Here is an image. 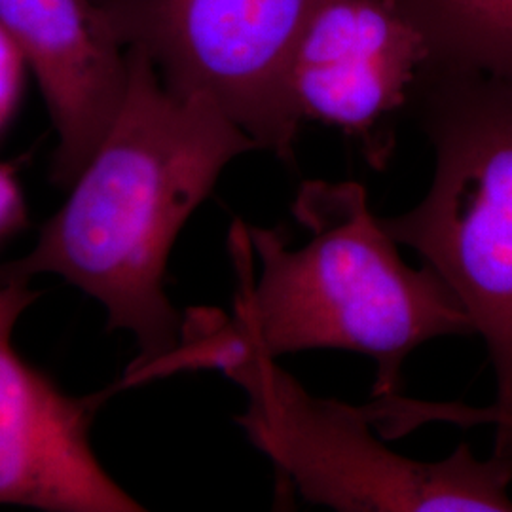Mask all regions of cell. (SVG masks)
<instances>
[{
	"instance_id": "8",
	"label": "cell",
	"mask_w": 512,
	"mask_h": 512,
	"mask_svg": "<svg viewBox=\"0 0 512 512\" xmlns=\"http://www.w3.org/2000/svg\"><path fill=\"white\" fill-rule=\"evenodd\" d=\"M0 23L35 74L52 116V179L71 186L122 107L128 46L99 0H0Z\"/></svg>"
},
{
	"instance_id": "3",
	"label": "cell",
	"mask_w": 512,
	"mask_h": 512,
	"mask_svg": "<svg viewBox=\"0 0 512 512\" xmlns=\"http://www.w3.org/2000/svg\"><path fill=\"white\" fill-rule=\"evenodd\" d=\"M410 110L435 154L433 181L414 209L380 220L448 283L486 342L499 423L512 416V84L425 63Z\"/></svg>"
},
{
	"instance_id": "7",
	"label": "cell",
	"mask_w": 512,
	"mask_h": 512,
	"mask_svg": "<svg viewBox=\"0 0 512 512\" xmlns=\"http://www.w3.org/2000/svg\"><path fill=\"white\" fill-rule=\"evenodd\" d=\"M0 330V505L52 512L143 507L103 469L90 440L97 397H71Z\"/></svg>"
},
{
	"instance_id": "5",
	"label": "cell",
	"mask_w": 512,
	"mask_h": 512,
	"mask_svg": "<svg viewBox=\"0 0 512 512\" xmlns=\"http://www.w3.org/2000/svg\"><path fill=\"white\" fill-rule=\"evenodd\" d=\"M323 0H99L165 88L203 97L277 160L302 126L291 88L298 40Z\"/></svg>"
},
{
	"instance_id": "1",
	"label": "cell",
	"mask_w": 512,
	"mask_h": 512,
	"mask_svg": "<svg viewBox=\"0 0 512 512\" xmlns=\"http://www.w3.org/2000/svg\"><path fill=\"white\" fill-rule=\"evenodd\" d=\"M128 61L107 135L33 251L0 266V285L54 274L90 294L110 330L135 338L129 380L145 382L181 338L183 319L165 293L175 239L226 165L258 147L211 101L169 92L143 52L128 48Z\"/></svg>"
},
{
	"instance_id": "13",
	"label": "cell",
	"mask_w": 512,
	"mask_h": 512,
	"mask_svg": "<svg viewBox=\"0 0 512 512\" xmlns=\"http://www.w3.org/2000/svg\"><path fill=\"white\" fill-rule=\"evenodd\" d=\"M499 429H511L512 431V416H507V418H503V420H501V423L497 425V431H499Z\"/></svg>"
},
{
	"instance_id": "6",
	"label": "cell",
	"mask_w": 512,
	"mask_h": 512,
	"mask_svg": "<svg viewBox=\"0 0 512 512\" xmlns=\"http://www.w3.org/2000/svg\"><path fill=\"white\" fill-rule=\"evenodd\" d=\"M427 61V40L395 0H323L294 52L296 109L340 129L382 171Z\"/></svg>"
},
{
	"instance_id": "2",
	"label": "cell",
	"mask_w": 512,
	"mask_h": 512,
	"mask_svg": "<svg viewBox=\"0 0 512 512\" xmlns=\"http://www.w3.org/2000/svg\"><path fill=\"white\" fill-rule=\"evenodd\" d=\"M293 217L308 241L289 247L283 228L238 222L232 251L239 293L230 323L258 353L277 359L344 349L376 363L372 395L403 389L406 357L442 336L475 327L458 296L429 264H406L355 181H306Z\"/></svg>"
},
{
	"instance_id": "11",
	"label": "cell",
	"mask_w": 512,
	"mask_h": 512,
	"mask_svg": "<svg viewBox=\"0 0 512 512\" xmlns=\"http://www.w3.org/2000/svg\"><path fill=\"white\" fill-rule=\"evenodd\" d=\"M27 211L16 173L10 165L0 164V241L25 226Z\"/></svg>"
},
{
	"instance_id": "12",
	"label": "cell",
	"mask_w": 512,
	"mask_h": 512,
	"mask_svg": "<svg viewBox=\"0 0 512 512\" xmlns=\"http://www.w3.org/2000/svg\"><path fill=\"white\" fill-rule=\"evenodd\" d=\"M37 298L29 283L14 281L0 285V330H14L21 313Z\"/></svg>"
},
{
	"instance_id": "4",
	"label": "cell",
	"mask_w": 512,
	"mask_h": 512,
	"mask_svg": "<svg viewBox=\"0 0 512 512\" xmlns=\"http://www.w3.org/2000/svg\"><path fill=\"white\" fill-rule=\"evenodd\" d=\"M213 368L249 397L236 418L272 461L277 495L346 512H512V431L478 459L467 442L440 461L404 458L376 439L365 406L311 395L272 357L226 338Z\"/></svg>"
},
{
	"instance_id": "9",
	"label": "cell",
	"mask_w": 512,
	"mask_h": 512,
	"mask_svg": "<svg viewBox=\"0 0 512 512\" xmlns=\"http://www.w3.org/2000/svg\"><path fill=\"white\" fill-rule=\"evenodd\" d=\"M429 46V65L512 84V0H395Z\"/></svg>"
},
{
	"instance_id": "10",
	"label": "cell",
	"mask_w": 512,
	"mask_h": 512,
	"mask_svg": "<svg viewBox=\"0 0 512 512\" xmlns=\"http://www.w3.org/2000/svg\"><path fill=\"white\" fill-rule=\"evenodd\" d=\"M23 55L0 23V129L4 128L18 105L23 80Z\"/></svg>"
}]
</instances>
